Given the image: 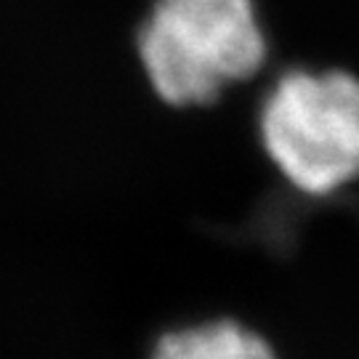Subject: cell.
Returning a JSON list of instances; mask_svg holds the SVG:
<instances>
[{
  "label": "cell",
  "mask_w": 359,
  "mask_h": 359,
  "mask_svg": "<svg viewBox=\"0 0 359 359\" xmlns=\"http://www.w3.org/2000/svg\"><path fill=\"white\" fill-rule=\"evenodd\" d=\"M144 69L163 102L213 104L266 62L253 0H157L139 32Z\"/></svg>",
  "instance_id": "1"
},
{
  "label": "cell",
  "mask_w": 359,
  "mask_h": 359,
  "mask_svg": "<svg viewBox=\"0 0 359 359\" xmlns=\"http://www.w3.org/2000/svg\"><path fill=\"white\" fill-rule=\"evenodd\" d=\"M152 359H277L258 333L231 320L192 325L165 333Z\"/></svg>",
  "instance_id": "3"
},
{
  "label": "cell",
  "mask_w": 359,
  "mask_h": 359,
  "mask_svg": "<svg viewBox=\"0 0 359 359\" xmlns=\"http://www.w3.org/2000/svg\"><path fill=\"white\" fill-rule=\"evenodd\" d=\"M261 142L295 189H344L359 179V80L333 69L283 75L261 109Z\"/></svg>",
  "instance_id": "2"
}]
</instances>
